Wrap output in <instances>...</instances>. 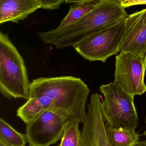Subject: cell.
<instances>
[{
  "label": "cell",
  "instance_id": "cell-15",
  "mask_svg": "<svg viewBox=\"0 0 146 146\" xmlns=\"http://www.w3.org/2000/svg\"><path fill=\"white\" fill-rule=\"evenodd\" d=\"M79 124L75 122L66 125L58 146H79L81 136Z\"/></svg>",
  "mask_w": 146,
  "mask_h": 146
},
{
  "label": "cell",
  "instance_id": "cell-2",
  "mask_svg": "<svg viewBox=\"0 0 146 146\" xmlns=\"http://www.w3.org/2000/svg\"><path fill=\"white\" fill-rule=\"evenodd\" d=\"M128 15L117 0H101L96 7L76 22L61 29L41 33L38 36L44 43L59 49L73 47L91 34L125 19Z\"/></svg>",
  "mask_w": 146,
  "mask_h": 146
},
{
  "label": "cell",
  "instance_id": "cell-16",
  "mask_svg": "<svg viewBox=\"0 0 146 146\" xmlns=\"http://www.w3.org/2000/svg\"><path fill=\"white\" fill-rule=\"evenodd\" d=\"M39 4L40 8L43 9H56L65 2V0H35Z\"/></svg>",
  "mask_w": 146,
  "mask_h": 146
},
{
  "label": "cell",
  "instance_id": "cell-14",
  "mask_svg": "<svg viewBox=\"0 0 146 146\" xmlns=\"http://www.w3.org/2000/svg\"><path fill=\"white\" fill-rule=\"evenodd\" d=\"M97 3L98 2L87 4H74L71 5L68 13L56 28L61 29L78 21L96 7Z\"/></svg>",
  "mask_w": 146,
  "mask_h": 146
},
{
  "label": "cell",
  "instance_id": "cell-7",
  "mask_svg": "<svg viewBox=\"0 0 146 146\" xmlns=\"http://www.w3.org/2000/svg\"><path fill=\"white\" fill-rule=\"evenodd\" d=\"M67 125L59 115L47 111L26 124L25 135L30 146H50L62 137Z\"/></svg>",
  "mask_w": 146,
  "mask_h": 146
},
{
  "label": "cell",
  "instance_id": "cell-22",
  "mask_svg": "<svg viewBox=\"0 0 146 146\" xmlns=\"http://www.w3.org/2000/svg\"></svg>",
  "mask_w": 146,
  "mask_h": 146
},
{
  "label": "cell",
  "instance_id": "cell-3",
  "mask_svg": "<svg viewBox=\"0 0 146 146\" xmlns=\"http://www.w3.org/2000/svg\"><path fill=\"white\" fill-rule=\"evenodd\" d=\"M30 83L23 57L7 34L0 32V92L8 99L29 97Z\"/></svg>",
  "mask_w": 146,
  "mask_h": 146
},
{
  "label": "cell",
  "instance_id": "cell-9",
  "mask_svg": "<svg viewBox=\"0 0 146 146\" xmlns=\"http://www.w3.org/2000/svg\"><path fill=\"white\" fill-rule=\"evenodd\" d=\"M121 51L135 55L146 54V9L129 15L126 18Z\"/></svg>",
  "mask_w": 146,
  "mask_h": 146
},
{
  "label": "cell",
  "instance_id": "cell-11",
  "mask_svg": "<svg viewBox=\"0 0 146 146\" xmlns=\"http://www.w3.org/2000/svg\"><path fill=\"white\" fill-rule=\"evenodd\" d=\"M51 106L50 100L44 96L30 97L19 108L16 115L26 125L45 111H50Z\"/></svg>",
  "mask_w": 146,
  "mask_h": 146
},
{
  "label": "cell",
  "instance_id": "cell-6",
  "mask_svg": "<svg viewBox=\"0 0 146 146\" xmlns=\"http://www.w3.org/2000/svg\"><path fill=\"white\" fill-rule=\"evenodd\" d=\"M146 54L135 55L121 51L116 56L115 82L133 97L142 95L146 92Z\"/></svg>",
  "mask_w": 146,
  "mask_h": 146
},
{
  "label": "cell",
  "instance_id": "cell-20",
  "mask_svg": "<svg viewBox=\"0 0 146 146\" xmlns=\"http://www.w3.org/2000/svg\"><path fill=\"white\" fill-rule=\"evenodd\" d=\"M0 146H9L5 143L4 141H3L2 140L0 139Z\"/></svg>",
  "mask_w": 146,
  "mask_h": 146
},
{
  "label": "cell",
  "instance_id": "cell-4",
  "mask_svg": "<svg viewBox=\"0 0 146 146\" xmlns=\"http://www.w3.org/2000/svg\"><path fill=\"white\" fill-rule=\"evenodd\" d=\"M104 100L101 104L105 126L115 129L135 130L139 125L133 96L115 81L100 86Z\"/></svg>",
  "mask_w": 146,
  "mask_h": 146
},
{
  "label": "cell",
  "instance_id": "cell-1",
  "mask_svg": "<svg viewBox=\"0 0 146 146\" xmlns=\"http://www.w3.org/2000/svg\"><path fill=\"white\" fill-rule=\"evenodd\" d=\"M90 89L83 80L73 76L39 77L30 83L29 97L44 96L52 103L51 111L61 117L67 124L83 123Z\"/></svg>",
  "mask_w": 146,
  "mask_h": 146
},
{
  "label": "cell",
  "instance_id": "cell-18",
  "mask_svg": "<svg viewBox=\"0 0 146 146\" xmlns=\"http://www.w3.org/2000/svg\"><path fill=\"white\" fill-rule=\"evenodd\" d=\"M101 0H65V3L67 4L73 3L74 4H83L93 3L98 2Z\"/></svg>",
  "mask_w": 146,
  "mask_h": 146
},
{
  "label": "cell",
  "instance_id": "cell-17",
  "mask_svg": "<svg viewBox=\"0 0 146 146\" xmlns=\"http://www.w3.org/2000/svg\"><path fill=\"white\" fill-rule=\"evenodd\" d=\"M124 8L139 5H146V0H117Z\"/></svg>",
  "mask_w": 146,
  "mask_h": 146
},
{
  "label": "cell",
  "instance_id": "cell-12",
  "mask_svg": "<svg viewBox=\"0 0 146 146\" xmlns=\"http://www.w3.org/2000/svg\"><path fill=\"white\" fill-rule=\"evenodd\" d=\"M107 139L111 146H134L139 142L135 130L115 129L105 126Z\"/></svg>",
  "mask_w": 146,
  "mask_h": 146
},
{
  "label": "cell",
  "instance_id": "cell-19",
  "mask_svg": "<svg viewBox=\"0 0 146 146\" xmlns=\"http://www.w3.org/2000/svg\"><path fill=\"white\" fill-rule=\"evenodd\" d=\"M134 146H146V140L145 141H140Z\"/></svg>",
  "mask_w": 146,
  "mask_h": 146
},
{
  "label": "cell",
  "instance_id": "cell-10",
  "mask_svg": "<svg viewBox=\"0 0 146 146\" xmlns=\"http://www.w3.org/2000/svg\"><path fill=\"white\" fill-rule=\"evenodd\" d=\"M39 8L35 0H0V24L19 23Z\"/></svg>",
  "mask_w": 146,
  "mask_h": 146
},
{
  "label": "cell",
  "instance_id": "cell-8",
  "mask_svg": "<svg viewBox=\"0 0 146 146\" xmlns=\"http://www.w3.org/2000/svg\"><path fill=\"white\" fill-rule=\"evenodd\" d=\"M101 99L99 94L91 95L79 146H111L106 135Z\"/></svg>",
  "mask_w": 146,
  "mask_h": 146
},
{
  "label": "cell",
  "instance_id": "cell-13",
  "mask_svg": "<svg viewBox=\"0 0 146 146\" xmlns=\"http://www.w3.org/2000/svg\"><path fill=\"white\" fill-rule=\"evenodd\" d=\"M0 139L9 146H25V134L19 133L4 119H0Z\"/></svg>",
  "mask_w": 146,
  "mask_h": 146
},
{
  "label": "cell",
  "instance_id": "cell-5",
  "mask_svg": "<svg viewBox=\"0 0 146 146\" xmlns=\"http://www.w3.org/2000/svg\"><path fill=\"white\" fill-rule=\"evenodd\" d=\"M125 20L91 34L75 45L74 48L89 61L105 62L109 57L120 52Z\"/></svg>",
  "mask_w": 146,
  "mask_h": 146
},
{
  "label": "cell",
  "instance_id": "cell-21",
  "mask_svg": "<svg viewBox=\"0 0 146 146\" xmlns=\"http://www.w3.org/2000/svg\"><path fill=\"white\" fill-rule=\"evenodd\" d=\"M145 123L146 125V129L145 130V132H144V133H143V135H144V136H145L146 138V114L145 115Z\"/></svg>",
  "mask_w": 146,
  "mask_h": 146
}]
</instances>
